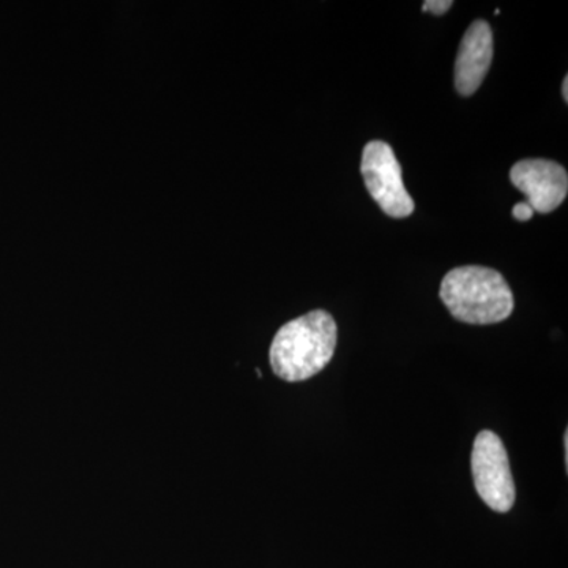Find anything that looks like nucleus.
<instances>
[{
	"label": "nucleus",
	"instance_id": "2",
	"mask_svg": "<svg viewBox=\"0 0 568 568\" xmlns=\"http://www.w3.org/2000/svg\"><path fill=\"white\" fill-rule=\"evenodd\" d=\"M439 295L450 315L466 324L503 323L515 308L506 278L480 265H465L448 272Z\"/></svg>",
	"mask_w": 568,
	"mask_h": 568
},
{
	"label": "nucleus",
	"instance_id": "7",
	"mask_svg": "<svg viewBox=\"0 0 568 568\" xmlns=\"http://www.w3.org/2000/svg\"><path fill=\"white\" fill-rule=\"evenodd\" d=\"M454 2L452 0H426L422 10L429 11V13L436 14V17H443L448 10L452 9Z\"/></svg>",
	"mask_w": 568,
	"mask_h": 568
},
{
	"label": "nucleus",
	"instance_id": "8",
	"mask_svg": "<svg viewBox=\"0 0 568 568\" xmlns=\"http://www.w3.org/2000/svg\"><path fill=\"white\" fill-rule=\"evenodd\" d=\"M532 207L528 203H518L514 207V212H511V215H514L515 220H518V222H528V220L532 219L534 215Z\"/></svg>",
	"mask_w": 568,
	"mask_h": 568
},
{
	"label": "nucleus",
	"instance_id": "5",
	"mask_svg": "<svg viewBox=\"0 0 568 568\" xmlns=\"http://www.w3.org/2000/svg\"><path fill=\"white\" fill-rule=\"evenodd\" d=\"M510 181L525 193L534 212H555L567 197V171L551 160H521L511 168Z\"/></svg>",
	"mask_w": 568,
	"mask_h": 568
},
{
	"label": "nucleus",
	"instance_id": "4",
	"mask_svg": "<svg viewBox=\"0 0 568 568\" xmlns=\"http://www.w3.org/2000/svg\"><path fill=\"white\" fill-rule=\"evenodd\" d=\"M361 171L381 211L392 219L413 215L416 204L403 183L402 164L387 142L372 141L365 145Z\"/></svg>",
	"mask_w": 568,
	"mask_h": 568
},
{
	"label": "nucleus",
	"instance_id": "1",
	"mask_svg": "<svg viewBox=\"0 0 568 568\" xmlns=\"http://www.w3.org/2000/svg\"><path fill=\"white\" fill-rule=\"evenodd\" d=\"M338 328L324 310L284 324L271 345V366L280 379L302 383L323 372L335 354Z\"/></svg>",
	"mask_w": 568,
	"mask_h": 568
},
{
	"label": "nucleus",
	"instance_id": "6",
	"mask_svg": "<svg viewBox=\"0 0 568 568\" xmlns=\"http://www.w3.org/2000/svg\"><path fill=\"white\" fill-rule=\"evenodd\" d=\"M495 52L493 31L487 21L477 20L467 29L455 63V85L459 95H474L487 77Z\"/></svg>",
	"mask_w": 568,
	"mask_h": 568
},
{
	"label": "nucleus",
	"instance_id": "9",
	"mask_svg": "<svg viewBox=\"0 0 568 568\" xmlns=\"http://www.w3.org/2000/svg\"><path fill=\"white\" fill-rule=\"evenodd\" d=\"M562 97H564V102H568V78H564V82H562Z\"/></svg>",
	"mask_w": 568,
	"mask_h": 568
},
{
	"label": "nucleus",
	"instance_id": "3",
	"mask_svg": "<svg viewBox=\"0 0 568 568\" xmlns=\"http://www.w3.org/2000/svg\"><path fill=\"white\" fill-rule=\"evenodd\" d=\"M470 467L481 500L499 514L510 511L517 499V489L506 446L496 433L489 429L478 433L474 440Z\"/></svg>",
	"mask_w": 568,
	"mask_h": 568
}]
</instances>
